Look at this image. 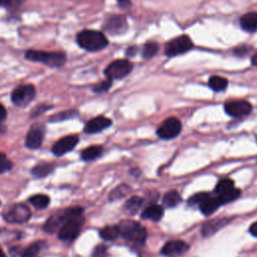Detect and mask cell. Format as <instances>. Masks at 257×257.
Instances as JSON below:
<instances>
[{"mask_svg":"<svg viewBox=\"0 0 257 257\" xmlns=\"http://www.w3.org/2000/svg\"><path fill=\"white\" fill-rule=\"evenodd\" d=\"M210 195L208 193L205 192H201V193H197L194 194L192 197H190V199L188 200V204L190 206H194V205H200L203 201H205Z\"/></svg>","mask_w":257,"mask_h":257,"instance_id":"35","label":"cell"},{"mask_svg":"<svg viewBox=\"0 0 257 257\" xmlns=\"http://www.w3.org/2000/svg\"><path fill=\"white\" fill-rule=\"evenodd\" d=\"M117 3L121 9H127L131 6L130 0H117Z\"/></svg>","mask_w":257,"mask_h":257,"instance_id":"43","label":"cell"},{"mask_svg":"<svg viewBox=\"0 0 257 257\" xmlns=\"http://www.w3.org/2000/svg\"><path fill=\"white\" fill-rule=\"evenodd\" d=\"M29 202L36 209H44L48 206V204L50 202V198L44 194H37V195L31 196L29 198Z\"/></svg>","mask_w":257,"mask_h":257,"instance_id":"29","label":"cell"},{"mask_svg":"<svg viewBox=\"0 0 257 257\" xmlns=\"http://www.w3.org/2000/svg\"><path fill=\"white\" fill-rule=\"evenodd\" d=\"M240 194H241V191H240L239 189H237V188L234 187L233 189H231V190H229V191H227V192H225V193H222V194L218 195L216 198H217V200L219 201L220 205H225V204H227V203H229V202H232V201L236 200L237 198H239Z\"/></svg>","mask_w":257,"mask_h":257,"instance_id":"25","label":"cell"},{"mask_svg":"<svg viewBox=\"0 0 257 257\" xmlns=\"http://www.w3.org/2000/svg\"><path fill=\"white\" fill-rule=\"evenodd\" d=\"M111 124V120L103 115H98L95 116L93 118H91L90 120H88L84 126V132L86 134H95V133H99L105 128H107L108 126H110Z\"/></svg>","mask_w":257,"mask_h":257,"instance_id":"15","label":"cell"},{"mask_svg":"<svg viewBox=\"0 0 257 257\" xmlns=\"http://www.w3.org/2000/svg\"><path fill=\"white\" fill-rule=\"evenodd\" d=\"M7 115V111L6 108L4 107L3 104L0 103V132H1V126H2V122L5 120Z\"/></svg>","mask_w":257,"mask_h":257,"instance_id":"41","label":"cell"},{"mask_svg":"<svg viewBox=\"0 0 257 257\" xmlns=\"http://www.w3.org/2000/svg\"><path fill=\"white\" fill-rule=\"evenodd\" d=\"M110 86H111V80L106 79V80H103V81H100V82L96 83L92 87V90L96 93H102V92L107 91L110 88Z\"/></svg>","mask_w":257,"mask_h":257,"instance_id":"37","label":"cell"},{"mask_svg":"<svg viewBox=\"0 0 257 257\" xmlns=\"http://www.w3.org/2000/svg\"><path fill=\"white\" fill-rule=\"evenodd\" d=\"M133 69V64L126 59H117L110 62L104 69V75L109 80L121 79Z\"/></svg>","mask_w":257,"mask_h":257,"instance_id":"5","label":"cell"},{"mask_svg":"<svg viewBox=\"0 0 257 257\" xmlns=\"http://www.w3.org/2000/svg\"><path fill=\"white\" fill-rule=\"evenodd\" d=\"M103 30L110 35H119L126 32L128 25L126 18L123 15H109L106 16L103 22Z\"/></svg>","mask_w":257,"mask_h":257,"instance_id":"9","label":"cell"},{"mask_svg":"<svg viewBox=\"0 0 257 257\" xmlns=\"http://www.w3.org/2000/svg\"><path fill=\"white\" fill-rule=\"evenodd\" d=\"M77 143H78V136L76 135H69V136L63 137L53 145L52 153L55 156L60 157L70 152L71 150H73L74 147L77 145Z\"/></svg>","mask_w":257,"mask_h":257,"instance_id":"13","label":"cell"},{"mask_svg":"<svg viewBox=\"0 0 257 257\" xmlns=\"http://www.w3.org/2000/svg\"><path fill=\"white\" fill-rule=\"evenodd\" d=\"M13 164L4 153H0V174L11 170Z\"/></svg>","mask_w":257,"mask_h":257,"instance_id":"36","label":"cell"},{"mask_svg":"<svg viewBox=\"0 0 257 257\" xmlns=\"http://www.w3.org/2000/svg\"><path fill=\"white\" fill-rule=\"evenodd\" d=\"M4 219L10 223H24L31 217V211L25 204H14L3 214Z\"/></svg>","mask_w":257,"mask_h":257,"instance_id":"8","label":"cell"},{"mask_svg":"<svg viewBox=\"0 0 257 257\" xmlns=\"http://www.w3.org/2000/svg\"><path fill=\"white\" fill-rule=\"evenodd\" d=\"M102 152H103V149L101 146H90L85 148L81 152L80 157L83 161H92L100 157Z\"/></svg>","mask_w":257,"mask_h":257,"instance_id":"21","label":"cell"},{"mask_svg":"<svg viewBox=\"0 0 257 257\" xmlns=\"http://www.w3.org/2000/svg\"><path fill=\"white\" fill-rule=\"evenodd\" d=\"M249 232H250V234H251V235H253V236L257 237V222L253 223V224L250 226V228H249Z\"/></svg>","mask_w":257,"mask_h":257,"instance_id":"44","label":"cell"},{"mask_svg":"<svg viewBox=\"0 0 257 257\" xmlns=\"http://www.w3.org/2000/svg\"><path fill=\"white\" fill-rule=\"evenodd\" d=\"M76 41L78 45L87 51H98L108 44L106 36L97 30L85 29L77 33Z\"/></svg>","mask_w":257,"mask_h":257,"instance_id":"2","label":"cell"},{"mask_svg":"<svg viewBox=\"0 0 257 257\" xmlns=\"http://www.w3.org/2000/svg\"><path fill=\"white\" fill-rule=\"evenodd\" d=\"M120 236L138 245H143L147 239V231L138 222L132 220H123L118 225Z\"/></svg>","mask_w":257,"mask_h":257,"instance_id":"4","label":"cell"},{"mask_svg":"<svg viewBox=\"0 0 257 257\" xmlns=\"http://www.w3.org/2000/svg\"><path fill=\"white\" fill-rule=\"evenodd\" d=\"M67 219L58 229V238L62 241L74 240L79 232L83 223L81 210L78 207H70L65 209Z\"/></svg>","mask_w":257,"mask_h":257,"instance_id":"1","label":"cell"},{"mask_svg":"<svg viewBox=\"0 0 257 257\" xmlns=\"http://www.w3.org/2000/svg\"><path fill=\"white\" fill-rule=\"evenodd\" d=\"M229 222L226 218H220V219H214L207 223H205L202 227V234L204 237H209L212 234L216 233L218 230H220L222 227H224Z\"/></svg>","mask_w":257,"mask_h":257,"instance_id":"16","label":"cell"},{"mask_svg":"<svg viewBox=\"0 0 257 257\" xmlns=\"http://www.w3.org/2000/svg\"><path fill=\"white\" fill-rule=\"evenodd\" d=\"M240 25L247 32L257 31V12H248L240 18Z\"/></svg>","mask_w":257,"mask_h":257,"instance_id":"17","label":"cell"},{"mask_svg":"<svg viewBox=\"0 0 257 257\" xmlns=\"http://www.w3.org/2000/svg\"><path fill=\"white\" fill-rule=\"evenodd\" d=\"M181 196L177 191H169L168 193L165 194L163 198V203L166 207L168 208H173L176 207L180 202H181Z\"/></svg>","mask_w":257,"mask_h":257,"instance_id":"30","label":"cell"},{"mask_svg":"<svg viewBox=\"0 0 257 257\" xmlns=\"http://www.w3.org/2000/svg\"><path fill=\"white\" fill-rule=\"evenodd\" d=\"M143 205V199L139 196H133L131 197L124 204V210L131 214L135 215L137 214Z\"/></svg>","mask_w":257,"mask_h":257,"instance_id":"23","label":"cell"},{"mask_svg":"<svg viewBox=\"0 0 257 257\" xmlns=\"http://www.w3.org/2000/svg\"><path fill=\"white\" fill-rule=\"evenodd\" d=\"M182 130L181 121L174 116L165 119L157 130V135L163 140H171L176 138Z\"/></svg>","mask_w":257,"mask_h":257,"instance_id":"10","label":"cell"},{"mask_svg":"<svg viewBox=\"0 0 257 257\" xmlns=\"http://www.w3.org/2000/svg\"><path fill=\"white\" fill-rule=\"evenodd\" d=\"M64 221H65V218L63 215V211L55 213V214L51 215L45 222L44 230L49 233H53L56 230L58 231V229L61 227V225L64 223Z\"/></svg>","mask_w":257,"mask_h":257,"instance_id":"18","label":"cell"},{"mask_svg":"<svg viewBox=\"0 0 257 257\" xmlns=\"http://www.w3.org/2000/svg\"><path fill=\"white\" fill-rule=\"evenodd\" d=\"M138 47L137 46H130L126 49V55L127 56H135L138 53Z\"/></svg>","mask_w":257,"mask_h":257,"instance_id":"42","label":"cell"},{"mask_svg":"<svg viewBox=\"0 0 257 257\" xmlns=\"http://www.w3.org/2000/svg\"><path fill=\"white\" fill-rule=\"evenodd\" d=\"M227 114L233 117H243L248 115L252 110L250 102L244 99H233L225 102L224 105Z\"/></svg>","mask_w":257,"mask_h":257,"instance_id":"11","label":"cell"},{"mask_svg":"<svg viewBox=\"0 0 257 257\" xmlns=\"http://www.w3.org/2000/svg\"><path fill=\"white\" fill-rule=\"evenodd\" d=\"M251 50H252L251 46L243 44V45H240V46H237L234 48V54L237 56H245V55L249 54Z\"/></svg>","mask_w":257,"mask_h":257,"instance_id":"38","label":"cell"},{"mask_svg":"<svg viewBox=\"0 0 257 257\" xmlns=\"http://www.w3.org/2000/svg\"><path fill=\"white\" fill-rule=\"evenodd\" d=\"M158 50H159V45L154 41H150L144 45L142 54L144 58H151L158 52Z\"/></svg>","mask_w":257,"mask_h":257,"instance_id":"31","label":"cell"},{"mask_svg":"<svg viewBox=\"0 0 257 257\" xmlns=\"http://www.w3.org/2000/svg\"><path fill=\"white\" fill-rule=\"evenodd\" d=\"M234 188V182L230 179H223L218 182L215 188V193L217 195H220L222 193H225L231 189Z\"/></svg>","mask_w":257,"mask_h":257,"instance_id":"33","label":"cell"},{"mask_svg":"<svg viewBox=\"0 0 257 257\" xmlns=\"http://www.w3.org/2000/svg\"><path fill=\"white\" fill-rule=\"evenodd\" d=\"M164 215V209L161 205L152 204L148 206L142 213V218L147 220H152L154 222L160 221Z\"/></svg>","mask_w":257,"mask_h":257,"instance_id":"19","label":"cell"},{"mask_svg":"<svg viewBox=\"0 0 257 257\" xmlns=\"http://www.w3.org/2000/svg\"><path fill=\"white\" fill-rule=\"evenodd\" d=\"M44 246H45L44 241H35L22 251L21 256L22 257H37L39 255V253L42 251V249L44 248Z\"/></svg>","mask_w":257,"mask_h":257,"instance_id":"22","label":"cell"},{"mask_svg":"<svg viewBox=\"0 0 257 257\" xmlns=\"http://www.w3.org/2000/svg\"><path fill=\"white\" fill-rule=\"evenodd\" d=\"M209 86L214 91H223L228 86V80L219 75H213L209 78Z\"/></svg>","mask_w":257,"mask_h":257,"instance_id":"26","label":"cell"},{"mask_svg":"<svg viewBox=\"0 0 257 257\" xmlns=\"http://www.w3.org/2000/svg\"><path fill=\"white\" fill-rule=\"evenodd\" d=\"M54 169V166L52 164L49 163H40L37 164L32 170H31V174L35 177V178H43L47 175H49Z\"/></svg>","mask_w":257,"mask_h":257,"instance_id":"24","label":"cell"},{"mask_svg":"<svg viewBox=\"0 0 257 257\" xmlns=\"http://www.w3.org/2000/svg\"><path fill=\"white\" fill-rule=\"evenodd\" d=\"M26 0H0V6L8 11H16Z\"/></svg>","mask_w":257,"mask_h":257,"instance_id":"34","label":"cell"},{"mask_svg":"<svg viewBox=\"0 0 257 257\" xmlns=\"http://www.w3.org/2000/svg\"><path fill=\"white\" fill-rule=\"evenodd\" d=\"M25 58L40 62L50 67H61L66 62V54L62 51H43V50H27L25 52Z\"/></svg>","mask_w":257,"mask_h":257,"instance_id":"3","label":"cell"},{"mask_svg":"<svg viewBox=\"0 0 257 257\" xmlns=\"http://www.w3.org/2000/svg\"><path fill=\"white\" fill-rule=\"evenodd\" d=\"M99 235L103 240L106 241L115 240L118 236H120L117 226H105L99 231Z\"/></svg>","mask_w":257,"mask_h":257,"instance_id":"28","label":"cell"},{"mask_svg":"<svg viewBox=\"0 0 257 257\" xmlns=\"http://www.w3.org/2000/svg\"><path fill=\"white\" fill-rule=\"evenodd\" d=\"M44 126L41 123L33 124L27 133L25 146L30 150H37L40 148L44 138Z\"/></svg>","mask_w":257,"mask_h":257,"instance_id":"12","label":"cell"},{"mask_svg":"<svg viewBox=\"0 0 257 257\" xmlns=\"http://www.w3.org/2000/svg\"><path fill=\"white\" fill-rule=\"evenodd\" d=\"M188 249L189 245L186 242L182 240H171L163 246L161 253L167 257H178L185 254Z\"/></svg>","mask_w":257,"mask_h":257,"instance_id":"14","label":"cell"},{"mask_svg":"<svg viewBox=\"0 0 257 257\" xmlns=\"http://www.w3.org/2000/svg\"><path fill=\"white\" fill-rule=\"evenodd\" d=\"M220 206L221 205H220V203H219V201L217 200L216 197L213 198V197L209 196L205 201H203L199 205V208H200V211L203 213V215L209 216L212 213H214Z\"/></svg>","mask_w":257,"mask_h":257,"instance_id":"20","label":"cell"},{"mask_svg":"<svg viewBox=\"0 0 257 257\" xmlns=\"http://www.w3.org/2000/svg\"><path fill=\"white\" fill-rule=\"evenodd\" d=\"M251 62H252V65H255L257 66V53H255L252 58H251Z\"/></svg>","mask_w":257,"mask_h":257,"instance_id":"45","label":"cell"},{"mask_svg":"<svg viewBox=\"0 0 257 257\" xmlns=\"http://www.w3.org/2000/svg\"><path fill=\"white\" fill-rule=\"evenodd\" d=\"M50 107H51V106H49V105H47V104H40V105H37V106L33 109V111L31 112V117H35V116H37V115L43 113L44 111H46V110L49 109Z\"/></svg>","mask_w":257,"mask_h":257,"instance_id":"40","label":"cell"},{"mask_svg":"<svg viewBox=\"0 0 257 257\" xmlns=\"http://www.w3.org/2000/svg\"><path fill=\"white\" fill-rule=\"evenodd\" d=\"M0 257H7L6 254H5V252L2 250L1 247H0Z\"/></svg>","mask_w":257,"mask_h":257,"instance_id":"46","label":"cell"},{"mask_svg":"<svg viewBox=\"0 0 257 257\" xmlns=\"http://www.w3.org/2000/svg\"><path fill=\"white\" fill-rule=\"evenodd\" d=\"M36 89L33 84H21L14 88L11 93V100L17 106H26L35 97Z\"/></svg>","mask_w":257,"mask_h":257,"instance_id":"7","label":"cell"},{"mask_svg":"<svg viewBox=\"0 0 257 257\" xmlns=\"http://www.w3.org/2000/svg\"><path fill=\"white\" fill-rule=\"evenodd\" d=\"M132 191V188L125 184H121L117 187H115L109 194L108 198L110 201H115V200H119L123 197H125L126 195H128Z\"/></svg>","mask_w":257,"mask_h":257,"instance_id":"27","label":"cell"},{"mask_svg":"<svg viewBox=\"0 0 257 257\" xmlns=\"http://www.w3.org/2000/svg\"><path fill=\"white\" fill-rule=\"evenodd\" d=\"M193 47V42L191 38L187 35H180L171 39L165 48V53L169 57L177 56L179 54H183L191 50Z\"/></svg>","mask_w":257,"mask_h":257,"instance_id":"6","label":"cell"},{"mask_svg":"<svg viewBox=\"0 0 257 257\" xmlns=\"http://www.w3.org/2000/svg\"><path fill=\"white\" fill-rule=\"evenodd\" d=\"M77 114V111L74 109H69V110H64L61 112H58L54 115H52L49 119L50 122H56V121H62L71 117H74Z\"/></svg>","mask_w":257,"mask_h":257,"instance_id":"32","label":"cell"},{"mask_svg":"<svg viewBox=\"0 0 257 257\" xmlns=\"http://www.w3.org/2000/svg\"><path fill=\"white\" fill-rule=\"evenodd\" d=\"M107 255V248L103 244H99L94 247L92 251V257H106Z\"/></svg>","mask_w":257,"mask_h":257,"instance_id":"39","label":"cell"}]
</instances>
